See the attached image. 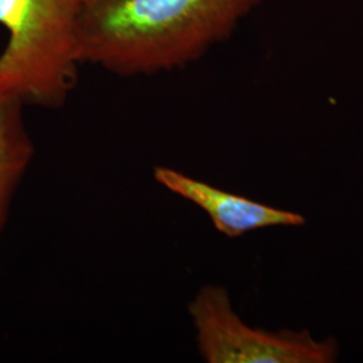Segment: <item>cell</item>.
Masks as SVG:
<instances>
[{
    "label": "cell",
    "mask_w": 363,
    "mask_h": 363,
    "mask_svg": "<svg viewBox=\"0 0 363 363\" xmlns=\"http://www.w3.org/2000/svg\"><path fill=\"white\" fill-rule=\"evenodd\" d=\"M81 0H0L7 43L0 54V93L23 104L61 109L76 89Z\"/></svg>",
    "instance_id": "obj_2"
},
{
    "label": "cell",
    "mask_w": 363,
    "mask_h": 363,
    "mask_svg": "<svg viewBox=\"0 0 363 363\" xmlns=\"http://www.w3.org/2000/svg\"><path fill=\"white\" fill-rule=\"evenodd\" d=\"M25 106L13 94L0 93V238L10 218L13 198L35 155L25 123Z\"/></svg>",
    "instance_id": "obj_5"
},
{
    "label": "cell",
    "mask_w": 363,
    "mask_h": 363,
    "mask_svg": "<svg viewBox=\"0 0 363 363\" xmlns=\"http://www.w3.org/2000/svg\"><path fill=\"white\" fill-rule=\"evenodd\" d=\"M154 178L169 193L203 210L217 232L229 238L273 226H301L306 222L298 213L272 208L247 196L228 193L178 169L157 166L154 169Z\"/></svg>",
    "instance_id": "obj_4"
},
{
    "label": "cell",
    "mask_w": 363,
    "mask_h": 363,
    "mask_svg": "<svg viewBox=\"0 0 363 363\" xmlns=\"http://www.w3.org/2000/svg\"><path fill=\"white\" fill-rule=\"evenodd\" d=\"M82 3H96V1H103V0H81Z\"/></svg>",
    "instance_id": "obj_6"
},
{
    "label": "cell",
    "mask_w": 363,
    "mask_h": 363,
    "mask_svg": "<svg viewBox=\"0 0 363 363\" xmlns=\"http://www.w3.org/2000/svg\"><path fill=\"white\" fill-rule=\"evenodd\" d=\"M264 0H103L79 16L82 65L118 77L154 76L196 62L230 38Z\"/></svg>",
    "instance_id": "obj_1"
},
{
    "label": "cell",
    "mask_w": 363,
    "mask_h": 363,
    "mask_svg": "<svg viewBox=\"0 0 363 363\" xmlns=\"http://www.w3.org/2000/svg\"><path fill=\"white\" fill-rule=\"evenodd\" d=\"M196 347L208 363H331L334 337L316 339L308 331H268L247 325L234 311L229 292L203 286L189 304Z\"/></svg>",
    "instance_id": "obj_3"
}]
</instances>
